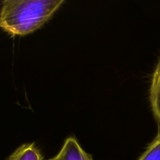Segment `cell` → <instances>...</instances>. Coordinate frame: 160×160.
<instances>
[{
  "label": "cell",
  "instance_id": "obj_1",
  "mask_svg": "<svg viewBox=\"0 0 160 160\" xmlns=\"http://www.w3.org/2000/svg\"><path fill=\"white\" fill-rule=\"evenodd\" d=\"M64 3V0H4L0 27L12 37L28 35L42 28Z\"/></svg>",
  "mask_w": 160,
  "mask_h": 160
},
{
  "label": "cell",
  "instance_id": "obj_2",
  "mask_svg": "<svg viewBox=\"0 0 160 160\" xmlns=\"http://www.w3.org/2000/svg\"><path fill=\"white\" fill-rule=\"evenodd\" d=\"M48 160H94L91 154L83 149L78 140L69 137L64 142L60 151L56 156Z\"/></svg>",
  "mask_w": 160,
  "mask_h": 160
},
{
  "label": "cell",
  "instance_id": "obj_3",
  "mask_svg": "<svg viewBox=\"0 0 160 160\" xmlns=\"http://www.w3.org/2000/svg\"><path fill=\"white\" fill-rule=\"evenodd\" d=\"M149 101L153 116L160 128V58L152 78Z\"/></svg>",
  "mask_w": 160,
  "mask_h": 160
},
{
  "label": "cell",
  "instance_id": "obj_4",
  "mask_svg": "<svg viewBox=\"0 0 160 160\" xmlns=\"http://www.w3.org/2000/svg\"><path fill=\"white\" fill-rule=\"evenodd\" d=\"M7 160H43V156L34 143H26L17 148Z\"/></svg>",
  "mask_w": 160,
  "mask_h": 160
},
{
  "label": "cell",
  "instance_id": "obj_5",
  "mask_svg": "<svg viewBox=\"0 0 160 160\" xmlns=\"http://www.w3.org/2000/svg\"><path fill=\"white\" fill-rule=\"evenodd\" d=\"M138 160H160V128L156 137L148 145Z\"/></svg>",
  "mask_w": 160,
  "mask_h": 160
}]
</instances>
